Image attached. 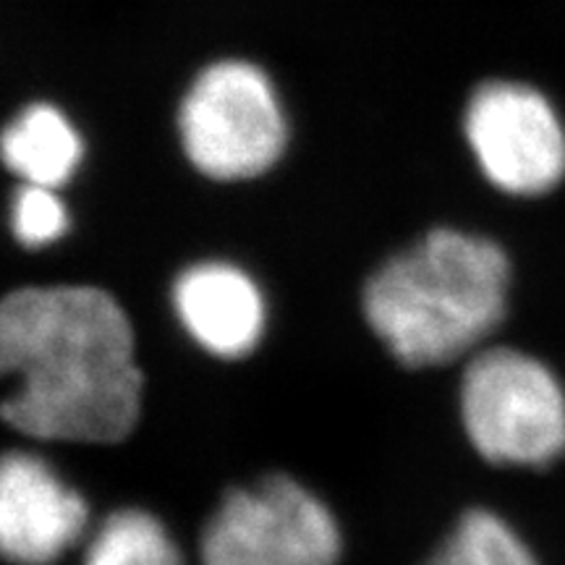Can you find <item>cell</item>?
I'll return each mask as SVG.
<instances>
[{"label":"cell","instance_id":"ba28073f","mask_svg":"<svg viewBox=\"0 0 565 565\" xmlns=\"http://www.w3.org/2000/svg\"><path fill=\"white\" fill-rule=\"evenodd\" d=\"M173 309L181 328L210 356L244 359L265 338L263 288L231 263L186 267L173 282Z\"/></svg>","mask_w":565,"mask_h":565},{"label":"cell","instance_id":"7a4b0ae2","mask_svg":"<svg viewBox=\"0 0 565 565\" xmlns=\"http://www.w3.org/2000/svg\"><path fill=\"white\" fill-rule=\"evenodd\" d=\"M511 263L492 238L435 228L366 280L372 333L412 370L469 356L505 317Z\"/></svg>","mask_w":565,"mask_h":565},{"label":"cell","instance_id":"5b68a950","mask_svg":"<svg viewBox=\"0 0 565 565\" xmlns=\"http://www.w3.org/2000/svg\"><path fill=\"white\" fill-rule=\"evenodd\" d=\"M341 553L333 511L282 475L231 490L200 540L202 565H338Z\"/></svg>","mask_w":565,"mask_h":565},{"label":"cell","instance_id":"9c48e42d","mask_svg":"<svg viewBox=\"0 0 565 565\" xmlns=\"http://www.w3.org/2000/svg\"><path fill=\"white\" fill-rule=\"evenodd\" d=\"M84 154L82 137L58 108L38 103L0 134V158L24 183L58 189L76 173Z\"/></svg>","mask_w":565,"mask_h":565},{"label":"cell","instance_id":"277c9868","mask_svg":"<svg viewBox=\"0 0 565 565\" xmlns=\"http://www.w3.org/2000/svg\"><path fill=\"white\" fill-rule=\"evenodd\" d=\"M183 150L215 181H244L270 171L286 150L278 95L257 66L223 61L204 68L181 105Z\"/></svg>","mask_w":565,"mask_h":565},{"label":"cell","instance_id":"6da1fadb","mask_svg":"<svg viewBox=\"0 0 565 565\" xmlns=\"http://www.w3.org/2000/svg\"><path fill=\"white\" fill-rule=\"evenodd\" d=\"M0 416L21 435L118 443L137 427L145 377L129 315L92 286H32L0 299Z\"/></svg>","mask_w":565,"mask_h":565},{"label":"cell","instance_id":"52a82bcc","mask_svg":"<svg viewBox=\"0 0 565 565\" xmlns=\"http://www.w3.org/2000/svg\"><path fill=\"white\" fill-rule=\"evenodd\" d=\"M89 529V505L47 463L11 450L0 456V557L13 565H53Z\"/></svg>","mask_w":565,"mask_h":565},{"label":"cell","instance_id":"8fae6325","mask_svg":"<svg viewBox=\"0 0 565 565\" xmlns=\"http://www.w3.org/2000/svg\"><path fill=\"white\" fill-rule=\"evenodd\" d=\"M422 565H540L515 529L498 513L475 508Z\"/></svg>","mask_w":565,"mask_h":565},{"label":"cell","instance_id":"8992f818","mask_svg":"<svg viewBox=\"0 0 565 565\" xmlns=\"http://www.w3.org/2000/svg\"><path fill=\"white\" fill-rule=\"evenodd\" d=\"M471 152L492 186L513 196H542L565 179V126L540 89L487 82L463 118Z\"/></svg>","mask_w":565,"mask_h":565},{"label":"cell","instance_id":"30bf717a","mask_svg":"<svg viewBox=\"0 0 565 565\" xmlns=\"http://www.w3.org/2000/svg\"><path fill=\"white\" fill-rule=\"evenodd\" d=\"M84 565H183V557L158 515L121 508L87 536Z\"/></svg>","mask_w":565,"mask_h":565},{"label":"cell","instance_id":"7c38bea8","mask_svg":"<svg viewBox=\"0 0 565 565\" xmlns=\"http://www.w3.org/2000/svg\"><path fill=\"white\" fill-rule=\"evenodd\" d=\"M11 228L19 244L40 249L58 242L68 231V210L55 189L24 183L13 196Z\"/></svg>","mask_w":565,"mask_h":565},{"label":"cell","instance_id":"3957f363","mask_svg":"<svg viewBox=\"0 0 565 565\" xmlns=\"http://www.w3.org/2000/svg\"><path fill=\"white\" fill-rule=\"evenodd\" d=\"M461 419L477 454L545 469L565 454V391L547 364L508 345L477 351L461 380Z\"/></svg>","mask_w":565,"mask_h":565}]
</instances>
